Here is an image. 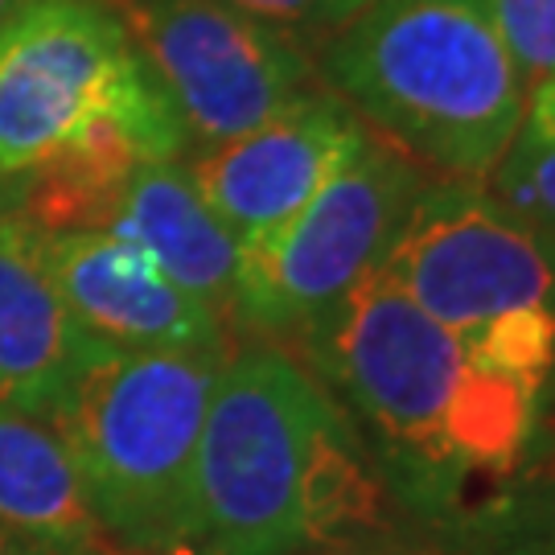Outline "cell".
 Returning <instances> with one entry per match:
<instances>
[{
  "label": "cell",
  "mask_w": 555,
  "mask_h": 555,
  "mask_svg": "<svg viewBox=\"0 0 555 555\" xmlns=\"http://www.w3.org/2000/svg\"><path fill=\"white\" fill-rule=\"evenodd\" d=\"M305 366L350 403L420 506L465 515V494L494 490L531 449L543 396L477 366L444 325L366 272L300 341Z\"/></svg>",
  "instance_id": "1"
},
{
  "label": "cell",
  "mask_w": 555,
  "mask_h": 555,
  "mask_svg": "<svg viewBox=\"0 0 555 555\" xmlns=\"http://www.w3.org/2000/svg\"><path fill=\"white\" fill-rule=\"evenodd\" d=\"M350 412L305 358L256 341L219 366L194 465V555H297L383 527Z\"/></svg>",
  "instance_id": "2"
},
{
  "label": "cell",
  "mask_w": 555,
  "mask_h": 555,
  "mask_svg": "<svg viewBox=\"0 0 555 555\" xmlns=\"http://www.w3.org/2000/svg\"><path fill=\"white\" fill-rule=\"evenodd\" d=\"M313 62L321 87L428 178L486 181L527 107L477 0H371Z\"/></svg>",
  "instance_id": "3"
},
{
  "label": "cell",
  "mask_w": 555,
  "mask_h": 555,
  "mask_svg": "<svg viewBox=\"0 0 555 555\" xmlns=\"http://www.w3.org/2000/svg\"><path fill=\"white\" fill-rule=\"evenodd\" d=\"M227 358L103 346L50 420L70 449L91 515L128 555H194V465Z\"/></svg>",
  "instance_id": "4"
},
{
  "label": "cell",
  "mask_w": 555,
  "mask_h": 555,
  "mask_svg": "<svg viewBox=\"0 0 555 555\" xmlns=\"http://www.w3.org/2000/svg\"><path fill=\"white\" fill-rule=\"evenodd\" d=\"M378 272L444 325L477 366L547 396L555 247L506 215L481 181H428Z\"/></svg>",
  "instance_id": "5"
},
{
  "label": "cell",
  "mask_w": 555,
  "mask_h": 555,
  "mask_svg": "<svg viewBox=\"0 0 555 555\" xmlns=\"http://www.w3.org/2000/svg\"><path fill=\"white\" fill-rule=\"evenodd\" d=\"M116 119L181 128L103 0H25L0 25V181L62 157Z\"/></svg>",
  "instance_id": "6"
},
{
  "label": "cell",
  "mask_w": 555,
  "mask_h": 555,
  "mask_svg": "<svg viewBox=\"0 0 555 555\" xmlns=\"http://www.w3.org/2000/svg\"><path fill=\"white\" fill-rule=\"evenodd\" d=\"M428 173L362 132L337 173L280 231L238 251L235 330L300 346L366 272H375Z\"/></svg>",
  "instance_id": "7"
},
{
  "label": "cell",
  "mask_w": 555,
  "mask_h": 555,
  "mask_svg": "<svg viewBox=\"0 0 555 555\" xmlns=\"http://www.w3.org/2000/svg\"><path fill=\"white\" fill-rule=\"evenodd\" d=\"M169 95L190 144L215 149L318 87L297 38L227 0H103Z\"/></svg>",
  "instance_id": "8"
},
{
  "label": "cell",
  "mask_w": 555,
  "mask_h": 555,
  "mask_svg": "<svg viewBox=\"0 0 555 555\" xmlns=\"http://www.w3.org/2000/svg\"><path fill=\"white\" fill-rule=\"evenodd\" d=\"M25 238L82 334L107 350L231 354V325L169 284L137 243L112 231L50 235L34 227H25Z\"/></svg>",
  "instance_id": "9"
},
{
  "label": "cell",
  "mask_w": 555,
  "mask_h": 555,
  "mask_svg": "<svg viewBox=\"0 0 555 555\" xmlns=\"http://www.w3.org/2000/svg\"><path fill=\"white\" fill-rule=\"evenodd\" d=\"M362 132L354 112L318 82L251 132L194 153L185 173L238 251H247L334 178Z\"/></svg>",
  "instance_id": "10"
},
{
  "label": "cell",
  "mask_w": 555,
  "mask_h": 555,
  "mask_svg": "<svg viewBox=\"0 0 555 555\" xmlns=\"http://www.w3.org/2000/svg\"><path fill=\"white\" fill-rule=\"evenodd\" d=\"M100 350L62 305L25 227L0 215V403L50 424Z\"/></svg>",
  "instance_id": "11"
},
{
  "label": "cell",
  "mask_w": 555,
  "mask_h": 555,
  "mask_svg": "<svg viewBox=\"0 0 555 555\" xmlns=\"http://www.w3.org/2000/svg\"><path fill=\"white\" fill-rule=\"evenodd\" d=\"M100 231L137 243L160 276L235 330L238 243L198 198L185 160H160L132 173Z\"/></svg>",
  "instance_id": "12"
},
{
  "label": "cell",
  "mask_w": 555,
  "mask_h": 555,
  "mask_svg": "<svg viewBox=\"0 0 555 555\" xmlns=\"http://www.w3.org/2000/svg\"><path fill=\"white\" fill-rule=\"evenodd\" d=\"M0 527L41 555H119L62 437L9 403H0Z\"/></svg>",
  "instance_id": "13"
},
{
  "label": "cell",
  "mask_w": 555,
  "mask_h": 555,
  "mask_svg": "<svg viewBox=\"0 0 555 555\" xmlns=\"http://www.w3.org/2000/svg\"><path fill=\"white\" fill-rule=\"evenodd\" d=\"M465 555H555V416L515 474L453 527Z\"/></svg>",
  "instance_id": "14"
},
{
  "label": "cell",
  "mask_w": 555,
  "mask_h": 555,
  "mask_svg": "<svg viewBox=\"0 0 555 555\" xmlns=\"http://www.w3.org/2000/svg\"><path fill=\"white\" fill-rule=\"evenodd\" d=\"M481 185L506 215L555 247V75L527 91L515 140Z\"/></svg>",
  "instance_id": "15"
},
{
  "label": "cell",
  "mask_w": 555,
  "mask_h": 555,
  "mask_svg": "<svg viewBox=\"0 0 555 555\" xmlns=\"http://www.w3.org/2000/svg\"><path fill=\"white\" fill-rule=\"evenodd\" d=\"M527 91L555 75V0H477Z\"/></svg>",
  "instance_id": "16"
},
{
  "label": "cell",
  "mask_w": 555,
  "mask_h": 555,
  "mask_svg": "<svg viewBox=\"0 0 555 555\" xmlns=\"http://www.w3.org/2000/svg\"><path fill=\"white\" fill-rule=\"evenodd\" d=\"M227 4H235L238 13L263 21L288 38H297L305 50H321L371 0H227Z\"/></svg>",
  "instance_id": "17"
},
{
  "label": "cell",
  "mask_w": 555,
  "mask_h": 555,
  "mask_svg": "<svg viewBox=\"0 0 555 555\" xmlns=\"http://www.w3.org/2000/svg\"><path fill=\"white\" fill-rule=\"evenodd\" d=\"M0 555H41V552H38V547H29L25 539L9 535V531L0 527Z\"/></svg>",
  "instance_id": "18"
},
{
  "label": "cell",
  "mask_w": 555,
  "mask_h": 555,
  "mask_svg": "<svg viewBox=\"0 0 555 555\" xmlns=\"http://www.w3.org/2000/svg\"><path fill=\"white\" fill-rule=\"evenodd\" d=\"M21 4H25V0H0V25H4V21L13 17V13H17Z\"/></svg>",
  "instance_id": "19"
}]
</instances>
